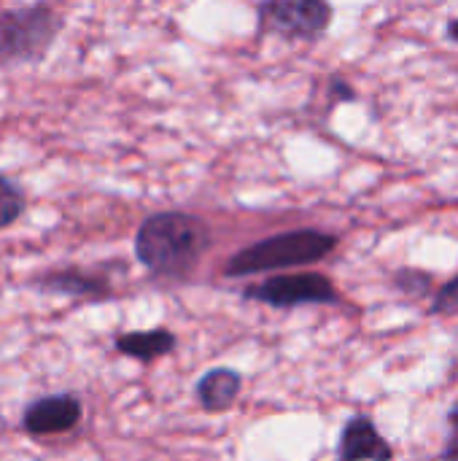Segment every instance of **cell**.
<instances>
[{"label":"cell","instance_id":"cell-4","mask_svg":"<svg viewBox=\"0 0 458 461\" xmlns=\"http://www.w3.org/2000/svg\"><path fill=\"white\" fill-rule=\"evenodd\" d=\"M329 0H259V27L286 41H316L332 24Z\"/></svg>","mask_w":458,"mask_h":461},{"label":"cell","instance_id":"cell-13","mask_svg":"<svg viewBox=\"0 0 458 461\" xmlns=\"http://www.w3.org/2000/svg\"><path fill=\"white\" fill-rule=\"evenodd\" d=\"M429 313L432 316H456L458 313V273L445 281L437 292H435V300L429 305Z\"/></svg>","mask_w":458,"mask_h":461},{"label":"cell","instance_id":"cell-9","mask_svg":"<svg viewBox=\"0 0 458 461\" xmlns=\"http://www.w3.org/2000/svg\"><path fill=\"white\" fill-rule=\"evenodd\" d=\"M175 348V335L170 330H140V332H124L116 338V351L124 357H132L138 362H151Z\"/></svg>","mask_w":458,"mask_h":461},{"label":"cell","instance_id":"cell-16","mask_svg":"<svg viewBox=\"0 0 458 461\" xmlns=\"http://www.w3.org/2000/svg\"><path fill=\"white\" fill-rule=\"evenodd\" d=\"M448 38H451V41H456V43H458V16H456V19H451V22H448Z\"/></svg>","mask_w":458,"mask_h":461},{"label":"cell","instance_id":"cell-5","mask_svg":"<svg viewBox=\"0 0 458 461\" xmlns=\"http://www.w3.org/2000/svg\"><path fill=\"white\" fill-rule=\"evenodd\" d=\"M246 300L265 303L270 308H300V305H335L340 300L335 284L321 273L273 276L256 286H248Z\"/></svg>","mask_w":458,"mask_h":461},{"label":"cell","instance_id":"cell-8","mask_svg":"<svg viewBox=\"0 0 458 461\" xmlns=\"http://www.w3.org/2000/svg\"><path fill=\"white\" fill-rule=\"evenodd\" d=\"M243 389V378L240 373L229 370V367H216L208 370L200 384H197V400L208 413H221L227 408L235 405L238 394Z\"/></svg>","mask_w":458,"mask_h":461},{"label":"cell","instance_id":"cell-12","mask_svg":"<svg viewBox=\"0 0 458 461\" xmlns=\"http://www.w3.org/2000/svg\"><path fill=\"white\" fill-rule=\"evenodd\" d=\"M22 211H24V194H22V189L11 178L0 176V230L8 227V224H13L22 216Z\"/></svg>","mask_w":458,"mask_h":461},{"label":"cell","instance_id":"cell-10","mask_svg":"<svg viewBox=\"0 0 458 461\" xmlns=\"http://www.w3.org/2000/svg\"><path fill=\"white\" fill-rule=\"evenodd\" d=\"M49 292L57 294H70V297H105L108 294V284L103 278L78 273V270H62V273H51L43 278L40 284Z\"/></svg>","mask_w":458,"mask_h":461},{"label":"cell","instance_id":"cell-1","mask_svg":"<svg viewBox=\"0 0 458 461\" xmlns=\"http://www.w3.org/2000/svg\"><path fill=\"white\" fill-rule=\"evenodd\" d=\"M211 249V230L189 213H154L135 235V254L146 270L162 278H181L197 267Z\"/></svg>","mask_w":458,"mask_h":461},{"label":"cell","instance_id":"cell-2","mask_svg":"<svg viewBox=\"0 0 458 461\" xmlns=\"http://www.w3.org/2000/svg\"><path fill=\"white\" fill-rule=\"evenodd\" d=\"M337 249V238L321 230H292L273 238H265L259 243H251L248 249L238 251L229 262L224 276L240 278V276H256L270 270H289V267H305L327 259Z\"/></svg>","mask_w":458,"mask_h":461},{"label":"cell","instance_id":"cell-11","mask_svg":"<svg viewBox=\"0 0 458 461\" xmlns=\"http://www.w3.org/2000/svg\"><path fill=\"white\" fill-rule=\"evenodd\" d=\"M391 284H394L397 292H402L408 297H427L435 289V276L432 273H424L418 267H400L391 276Z\"/></svg>","mask_w":458,"mask_h":461},{"label":"cell","instance_id":"cell-3","mask_svg":"<svg viewBox=\"0 0 458 461\" xmlns=\"http://www.w3.org/2000/svg\"><path fill=\"white\" fill-rule=\"evenodd\" d=\"M59 30L62 22L46 3L0 14V62L8 65L43 57Z\"/></svg>","mask_w":458,"mask_h":461},{"label":"cell","instance_id":"cell-6","mask_svg":"<svg viewBox=\"0 0 458 461\" xmlns=\"http://www.w3.org/2000/svg\"><path fill=\"white\" fill-rule=\"evenodd\" d=\"M81 416L84 408L76 394H49L27 405L22 424L32 438H49L76 429Z\"/></svg>","mask_w":458,"mask_h":461},{"label":"cell","instance_id":"cell-14","mask_svg":"<svg viewBox=\"0 0 458 461\" xmlns=\"http://www.w3.org/2000/svg\"><path fill=\"white\" fill-rule=\"evenodd\" d=\"M448 440L443 446L440 461H458V400L454 402V408L448 411Z\"/></svg>","mask_w":458,"mask_h":461},{"label":"cell","instance_id":"cell-7","mask_svg":"<svg viewBox=\"0 0 458 461\" xmlns=\"http://www.w3.org/2000/svg\"><path fill=\"white\" fill-rule=\"evenodd\" d=\"M337 461H394V448L367 413H354L340 432Z\"/></svg>","mask_w":458,"mask_h":461},{"label":"cell","instance_id":"cell-15","mask_svg":"<svg viewBox=\"0 0 458 461\" xmlns=\"http://www.w3.org/2000/svg\"><path fill=\"white\" fill-rule=\"evenodd\" d=\"M329 92H332L337 100H356V92H354V89H351V84H346L343 78H332Z\"/></svg>","mask_w":458,"mask_h":461}]
</instances>
